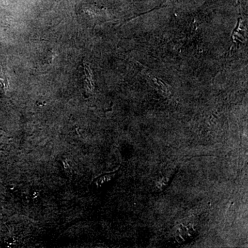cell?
I'll list each match as a JSON object with an SVG mask.
<instances>
[{"label":"cell","instance_id":"2","mask_svg":"<svg viewBox=\"0 0 248 248\" xmlns=\"http://www.w3.org/2000/svg\"><path fill=\"white\" fill-rule=\"evenodd\" d=\"M84 70L85 75V85L89 91H92L93 84L92 78H91V70L89 66H86V63H84Z\"/></svg>","mask_w":248,"mask_h":248},{"label":"cell","instance_id":"1","mask_svg":"<svg viewBox=\"0 0 248 248\" xmlns=\"http://www.w3.org/2000/svg\"><path fill=\"white\" fill-rule=\"evenodd\" d=\"M9 80L6 73L3 70L2 66L0 65V93L6 94L9 89Z\"/></svg>","mask_w":248,"mask_h":248}]
</instances>
